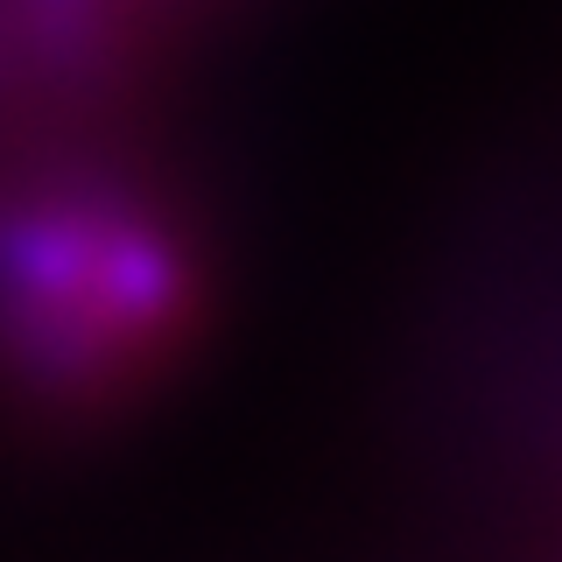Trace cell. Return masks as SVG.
Here are the masks:
<instances>
[{
  "label": "cell",
  "mask_w": 562,
  "mask_h": 562,
  "mask_svg": "<svg viewBox=\"0 0 562 562\" xmlns=\"http://www.w3.org/2000/svg\"><path fill=\"white\" fill-rule=\"evenodd\" d=\"M198 324V239L155 190L78 162L0 176V394L105 415L148 394Z\"/></svg>",
  "instance_id": "6da1fadb"
}]
</instances>
